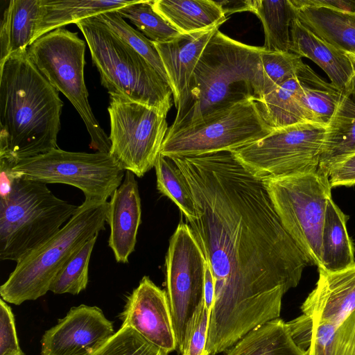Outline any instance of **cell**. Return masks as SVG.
I'll return each instance as SVG.
<instances>
[{"label": "cell", "mask_w": 355, "mask_h": 355, "mask_svg": "<svg viewBox=\"0 0 355 355\" xmlns=\"http://www.w3.org/2000/svg\"><path fill=\"white\" fill-rule=\"evenodd\" d=\"M119 317L121 326L132 328L168 354L177 349L167 293L148 277H143L127 297Z\"/></svg>", "instance_id": "15"}, {"label": "cell", "mask_w": 355, "mask_h": 355, "mask_svg": "<svg viewBox=\"0 0 355 355\" xmlns=\"http://www.w3.org/2000/svg\"><path fill=\"white\" fill-rule=\"evenodd\" d=\"M12 171L26 180L76 187L84 193L85 200L97 202L112 196L125 173L108 153L70 152L59 148L20 161Z\"/></svg>", "instance_id": "9"}, {"label": "cell", "mask_w": 355, "mask_h": 355, "mask_svg": "<svg viewBox=\"0 0 355 355\" xmlns=\"http://www.w3.org/2000/svg\"><path fill=\"white\" fill-rule=\"evenodd\" d=\"M141 218L138 184L135 174L125 171L122 183L111 196L107 212L110 232L108 245L118 263H128L135 250Z\"/></svg>", "instance_id": "16"}, {"label": "cell", "mask_w": 355, "mask_h": 355, "mask_svg": "<svg viewBox=\"0 0 355 355\" xmlns=\"http://www.w3.org/2000/svg\"><path fill=\"white\" fill-rule=\"evenodd\" d=\"M107 207V201L84 200L58 232L17 262L0 287L1 299L20 305L49 291L53 279L70 257L105 230Z\"/></svg>", "instance_id": "5"}, {"label": "cell", "mask_w": 355, "mask_h": 355, "mask_svg": "<svg viewBox=\"0 0 355 355\" xmlns=\"http://www.w3.org/2000/svg\"><path fill=\"white\" fill-rule=\"evenodd\" d=\"M114 333L100 308L80 304L44 332L41 355H94Z\"/></svg>", "instance_id": "14"}, {"label": "cell", "mask_w": 355, "mask_h": 355, "mask_svg": "<svg viewBox=\"0 0 355 355\" xmlns=\"http://www.w3.org/2000/svg\"><path fill=\"white\" fill-rule=\"evenodd\" d=\"M135 0H40L33 41L42 35L107 12L118 10Z\"/></svg>", "instance_id": "22"}, {"label": "cell", "mask_w": 355, "mask_h": 355, "mask_svg": "<svg viewBox=\"0 0 355 355\" xmlns=\"http://www.w3.org/2000/svg\"><path fill=\"white\" fill-rule=\"evenodd\" d=\"M348 218L331 198L322 234V267L318 268L334 272L355 265L354 250L346 227Z\"/></svg>", "instance_id": "27"}, {"label": "cell", "mask_w": 355, "mask_h": 355, "mask_svg": "<svg viewBox=\"0 0 355 355\" xmlns=\"http://www.w3.org/2000/svg\"><path fill=\"white\" fill-rule=\"evenodd\" d=\"M13 355H26L24 352L22 350H21L20 352L13 354Z\"/></svg>", "instance_id": "44"}, {"label": "cell", "mask_w": 355, "mask_h": 355, "mask_svg": "<svg viewBox=\"0 0 355 355\" xmlns=\"http://www.w3.org/2000/svg\"><path fill=\"white\" fill-rule=\"evenodd\" d=\"M355 154V80L343 90L336 110L326 127L319 168L328 175L329 168Z\"/></svg>", "instance_id": "21"}, {"label": "cell", "mask_w": 355, "mask_h": 355, "mask_svg": "<svg viewBox=\"0 0 355 355\" xmlns=\"http://www.w3.org/2000/svg\"><path fill=\"white\" fill-rule=\"evenodd\" d=\"M256 101L264 120L275 130L313 122L297 76Z\"/></svg>", "instance_id": "23"}, {"label": "cell", "mask_w": 355, "mask_h": 355, "mask_svg": "<svg viewBox=\"0 0 355 355\" xmlns=\"http://www.w3.org/2000/svg\"><path fill=\"white\" fill-rule=\"evenodd\" d=\"M94 355H168L130 327L121 326Z\"/></svg>", "instance_id": "36"}, {"label": "cell", "mask_w": 355, "mask_h": 355, "mask_svg": "<svg viewBox=\"0 0 355 355\" xmlns=\"http://www.w3.org/2000/svg\"><path fill=\"white\" fill-rule=\"evenodd\" d=\"M261 61L263 78V96L296 76L303 62L301 57L291 52L266 51L261 53Z\"/></svg>", "instance_id": "35"}, {"label": "cell", "mask_w": 355, "mask_h": 355, "mask_svg": "<svg viewBox=\"0 0 355 355\" xmlns=\"http://www.w3.org/2000/svg\"><path fill=\"white\" fill-rule=\"evenodd\" d=\"M318 269V280L301 306L302 314L318 321L340 324L355 310V265L334 272Z\"/></svg>", "instance_id": "17"}, {"label": "cell", "mask_w": 355, "mask_h": 355, "mask_svg": "<svg viewBox=\"0 0 355 355\" xmlns=\"http://www.w3.org/2000/svg\"><path fill=\"white\" fill-rule=\"evenodd\" d=\"M287 325L295 343L305 355H355V310L338 324L302 314Z\"/></svg>", "instance_id": "18"}, {"label": "cell", "mask_w": 355, "mask_h": 355, "mask_svg": "<svg viewBox=\"0 0 355 355\" xmlns=\"http://www.w3.org/2000/svg\"><path fill=\"white\" fill-rule=\"evenodd\" d=\"M96 16L115 35L141 55L168 83L164 64L154 42L130 26L116 10L107 12Z\"/></svg>", "instance_id": "34"}, {"label": "cell", "mask_w": 355, "mask_h": 355, "mask_svg": "<svg viewBox=\"0 0 355 355\" xmlns=\"http://www.w3.org/2000/svg\"><path fill=\"white\" fill-rule=\"evenodd\" d=\"M220 26L180 34L164 43L154 42L164 64L175 107L189 83L205 46Z\"/></svg>", "instance_id": "19"}, {"label": "cell", "mask_w": 355, "mask_h": 355, "mask_svg": "<svg viewBox=\"0 0 355 355\" xmlns=\"http://www.w3.org/2000/svg\"><path fill=\"white\" fill-rule=\"evenodd\" d=\"M226 17L236 12H250L251 0L245 1H216Z\"/></svg>", "instance_id": "42"}, {"label": "cell", "mask_w": 355, "mask_h": 355, "mask_svg": "<svg viewBox=\"0 0 355 355\" xmlns=\"http://www.w3.org/2000/svg\"><path fill=\"white\" fill-rule=\"evenodd\" d=\"M250 12L263 25L265 51L289 52L291 26L295 16L290 0H251Z\"/></svg>", "instance_id": "29"}, {"label": "cell", "mask_w": 355, "mask_h": 355, "mask_svg": "<svg viewBox=\"0 0 355 355\" xmlns=\"http://www.w3.org/2000/svg\"><path fill=\"white\" fill-rule=\"evenodd\" d=\"M63 102L27 49L0 64V159L20 161L58 148Z\"/></svg>", "instance_id": "2"}, {"label": "cell", "mask_w": 355, "mask_h": 355, "mask_svg": "<svg viewBox=\"0 0 355 355\" xmlns=\"http://www.w3.org/2000/svg\"><path fill=\"white\" fill-rule=\"evenodd\" d=\"M326 127L306 122L275 129L231 152L245 169L262 181L315 172L319 168Z\"/></svg>", "instance_id": "10"}, {"label": "cell", "mask_w": 355, "mask_h": 355, "mask_svg": "<svg viewBox=\"0 0 355 355\" xmlns=\"http://www.w3.org/2000/svg\"><path fill=\"white\" fill-rule=\"evenodd\" d=\"M207 263V262H206ZM215 297V284L211 270L206 264L205 275V306L211 313Z\"/></svg>", "instance_id": "41"}, {"label": "cell", "mask_w": 355, "mask_h": 355, "mask_svg": "<svg viewBox=\"0 0 355 355\" xmlns=\"http://www.w3.org/2000/svg\"><path fill=\"white\" fill-rule=\"evenodd\" d=\"M192 193L188 220L215 284L206 351L226 352L279 318L284 295L311 263L283 227L263 181L231 151L171 157Z\"/></svg>", "instance_id": "1"}, {"label": "cell", "mask_w": 355, "mask_h": 355, "mask_svg": "<svg viewBox=\"0 0 355 355\" xmlns=\"http://www.w3.org/2000/svg\"><path fill=\"white\" fill-rule=\"evenodd\" d=\"M78 206L55 196L46 184L16 177L0 197V259L19 261L58 232Z\"/></svg>", "instance_id": "6"}, {"label": "cell", "mask_w": 355, "mask_h": 355, "mask_svg": "<svg viewBox=\"0 0 355 355\" xmlns=\"http://www.w3.org/2000/svg\"><path fill=\"white\" fill-rule=\"evenodd\" d=\"M296 76L313 122L327 126L336 110L343 89L326 82L304 62L300 66Z\"/></svg>", "instance_id": "30"}, {"label": "cell", "mask_w": 355, "mask_h": 355, "mask_svg": "<svg viewBox=\"0 0 355 355\" xmlns=\"http://www.w3.org/2000/svg\"><path fill=\"white\" fill-rule=\"evenodd\" d=\"M224 355H305L293 340L287 323L278 318L250 331Z\"/></svg>", "instance_id": "28"}, {"label": "cell", "mask_w": 355, "mask_h": 355, "mask_svg": "<svg viewBox=\"0 0 355 355\" xmlns=\"http://www.w3.org/2000/svg\"><path fill=\"white\" fill-rule=\"evenodd\" d=\"M40 0H10L0 26V64L33 43Z\"/></svg>", "instance_id": "26"}, {"label": "cell", "mask_w": 355, "mask_h": 355, "mask_svg": "<svg viewBox=\"0 0 355 355\" xmlns=\"http://www.w3.org/2000/svg\"><path fill=\"white\" fill-rule=\"evenodd\" d=\"M211 312L205 306L198 316L181 355H208L206 351Z\"/></svg>", "instance_id": "38"}, {"label": "cell", "mask_w": 355, "mask_h": 355, "mask_svg": "<svg viewBox=\"0 0 355 355\" xmlns=\"http://www.w3.org/2000/svg\"><path fill=\"white\" fill-rule=\"evenodd\" d=\"M345 53L352 63L354 70V79L355 80V53H350V52H345Z\"/></svg>", "instance_id": "43"}, {"label": "cell", "mask_w": 355, "mask_h": 355, "mask_svg": "<svg viewBox=\"0 0 355 355\" xmlns=\"http://www.w3.org/2000/svg\"><path fill=\"white\" fill-rule=\"evenodd\" d=\"M88 45L101 85L110 96L138 103L167 114L172 91L157 71L97 16L76 24Z\"/></svg>", "instance_id": "4"}, {"label": "cell", "mask_w": 355, "mask_h": 355, "mask_svg": "<svg viewBox=\"0 0 355 355\" xmlns=\"http://www.w3.org/2000/svg\"><path fill=\"white\" fill-rule=\"evenodd\" d=\"M290 2L295 17L317 36L344 52L355 53V15Z\"/></svg>", "instance_id": "24"}, {"label": "cell", "mask_w": 355, "mask_h": 355, "mask_svg": "<svg viewBox=\"0 0 355 355\" xmlns=\"http://www.w3.org/2000/svg\"><path fill=\"white\" fill-rule=\"evenodd\" d=\"M206 264L189 225L180 223L169 241L165 265L166 293L180 354L205 307Z\"/></svg>", "instance_id": "12"}, {"label": "cell", "mask_w": 355, "mask_h": 355, "mask_svg": "<svg viewBox=\"0 0 355 355\" xmlns=\"http://www.w3.org/2000/svg\"><path fill=\"white\" fill-rule=\"evenodd\" d=\"M116 11L154 42H166L181 34L154 10L152 1L135 0Z\"/></svg>", "instance_id": "33"}, {"label": "cell", "mask_w": 355, "mask_h": 355, "mask_svg": "<svg viewBox=\"0 0 355 355\" xmlns=\"http://www.w3.org/2000/svg\"><path fill=\"white\" fill-rule=\"evenodd\" d=\"M275 129L254 98L241 101L200 123L166 135L160 153L170 157L232 151L262 139Z\"/></svg>", "instance_id": "11"}, {"label": "cell", "mask_w": 355, "mask_h": 355, "mask_svg": "<svg viewBox=\"0 0 355 355\" xmlns=\"http://www.w3.org/2000/svg\"><path fill=\"white\" fill-rule=\"evenodd\" d=\"M297 6L323 7L355 15V0H291Z\"/></svg>", "instance_id": "40"}, {"label": "cell", "mask_w": 355, "mask_h": 355, "mask_svg": "<svg viewBox=\"0 0 355 355\" xmlns=\"http://www.w3.org/2000/svg\"><path fill=\"white\" fill-rule=\"evenodd\" d=\"M286 231L309 260L322 267V234L329 201V175L320 168L263 181Z\"/></svg>", "instance_id": "7"}, {"label": "cell", "mask_w": 355, "mask_h": 355, "mask_svg": "<svg viewBox=\"0 0 355 355\" xmlns=\"http://www.w3.org/2000/svg\"><path fill=\"white\" fill-rule=\"evenodd\" d=\"M328 175L332 187L355 184V154L334 164L329 168Z\"/></svg>", "instance_id": "39"}, {"label": "cell", "mask_w": 355, "mask_h": 355, "mask_svg": "<svg viewBox=\"0 0 355 355\" xmlns=\"http://www.w3.org/2000/svg\"><path fill=\"white\" fill-rule=\"evenodd\" d=\"M289 52L310 59L328 76L331 83L344 89L354 76L346 53L325 42L294 16L291 26Z\"/></svg>", "instance_id": "20"}, {"label": "cell", "mask_w": 355, "mask_h": 355, "mask_svg": "<svg viewBox=\"0 0 355 355\" xmlns=\"http://www.w3.org/2000/svg\"><path fill=\"white\" fill-rule=\"evenodd\" d=\"M154 167L159 192L170 198L178 207L187 221L195 218L192 193L183 173L173 159L159 153Z\"/></svg>", "instance_id": "31"}, {"label": "cell", "mask_w": 355, "mask_h": 355, "mask_svg": "<svg viewBox=\"0 0 355 355\" xmlns=\"http://www.w3.org/2000/svg\"><path fill=\"white\" fill-rule=\"evenodd\" d=\"M97 237L88 240L70 257L53 279L50 291L77 295L86 288L90 257Z\"/></svg>", "instance_id": "32"}, {"label": "cell", "mask_w": 355, "mask_h": 355, "mask_svg": "<svg viewBox=\"0 0 355 355\" xmlns=\"http://www.w3.org/2000/svg\"><path fill=\"white\" fill-rule=\"evenodd\" d=\"M154 10L180 33L200 31L226 21V15L216 1L155 0Z\"/></svg>", "instance_id": "25"}, {"label": "cell", "mask_w": 355, "mask_h": 355, "mask_svg": "<svg viewBox=\"0 0 355 355\" xmlns=\"http://www.w3.org/2000/svg\"><path fill=\"white\" fill-rule=\"evenodd\" d=\"M21 350L12 309L6 302L1 299L0 355H13Z\"/></svg>", "instance_id": "37"}, {"label": "cell", "mask_w": 355, "mask_h": 355, "mask_svg": "<svg viewBox=\"0 0 355 355\" xmlns=\"http://www.w3.org/2000/svg\"><path fill=\"white\" fill-rule=\"evenodd\" d=\"M263 46L236 41L217 30L205 46L166 135L200 123L232 105L263 96Z\"/></svg>", "instance_id": "3"}, {"label": "cell", "mask_w": 355, "mask_h": 355, "mask_svg": "<svg viewBox=\"0 0 355 355\" xmlns=\"http://www.w3.org/2000/svg\"><path fill=\"white\" fill-rule=\"evenodd\" d=\"M85 47V42L76 33L60 28L34 41L27 51L38 70L80 114L90 137L89 147L96 152L109 153V136L96 120L89 103L84 78Z\"/></svg>", "instance_id": "8"}, {"label": "cell", "mask_w": 355, "mask_h": 355, "mask_svg": "<svg viewBox=\"0 0 355 355\" xmlns=\"http://www.w3.org/2000/svg\"><path fill=\"white\" fill-rule=\"evenodd\" d=\"M110 154L141 178L154 167L168 130L166 115L146 105L110 96Z\"/></svg>", "instance_id": "13"}]
</instances>
